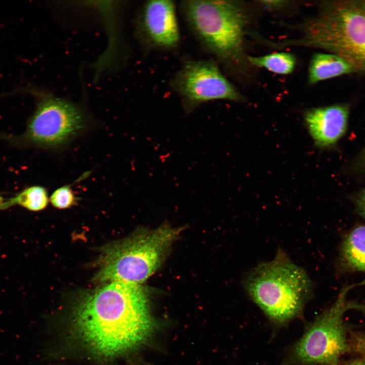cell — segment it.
Returning a JSON list of instances; mask_svg holds the SVG:
<instances>
[{
  "label": "cell",
  "instance_id": "cell-13",
  "mask_svg": "<svg viewBox=\"0 0 365 365\" xmlns=\"http://www.w3.org/2000/svg\"><path fill=\"white\" fill-rule=\"evenodd\" d=\"M0 200V209H5L14 205H20L34 211L45 209L49 201L47 190L41 186L30 187L14 197Z\"/></svg>",
  "mask_w": 365,
  "mask_h": 365
},
{
  "label": "cell",
  "instance_id": "cell-2",
  "mask_svg": "<svg viewBox=\"0 0 365 365\" xmlns=\"http://www.w3.org/2000/svg\"><path fill=\"white\" fill-rule=\"evenodd\" d=\"M179 10L188 29L202 48L225 70L235 74L245 61L247 17L239 2L183 0Z\"/></svg>",
  "mask_w": 365,
  "mask_h": 365
},
{
  "label": "cell",
  "instance_id": "cell-14",
  "mask_svg": "<svg viewBox=\"0 0 365 365\" xmlns=\"http://www.w3.org/2000/svg\"><path fill=\"white\" fill-rule=\"evenodd\" d=\"M247 59L252 65L279 75H287L292 72L296 61L295 56L288 52H275L260 56H249Z\"/></svg>",
  "mask_w": 365,
  "mask_h": 365
},
{
  "label": "cell",
  "instance_id": "cell-7",
  "mask_svg": "<svg viewBox=\"0 0 365 365\" xmlns=\"http://www.w3.org/2000/svg\"><path fill=\"white\" fill-rule=\"evenodd\" d=\"M171 90L179 97L187 114L206 102L240 101L241 94L213 59H186L169 81Z\"/></svg>",
  "mask_w": 365,
  "mask_h": 365
},
{
  "label": "cell",
  "instance_id": "cell-8",
  "mask_svg": "<svg viewBox=\"0 0 365 365\" xmlns=\"http://www.w3.org/2000/svg\"><path fill=\"white\" fill-rule=\"evenodd\" d=\"M86 118L75 104L50 94L43 95L29 119L23 138L40 148L64 146L86 127Z\"/></svg>",
  "mask_w": 365,
  "mask_h": 365
},
{
  "label": "cell",
  "instance_id": "cell-16",
  "mask_svg": "<svg viewBox=\"0 0 365 365\" xmlns=\"http://www.w3.org/2000/svg\"><path fill=\"white\" fill-rule=\"evenodd\" d=\"M50 200L54 207L59 209H66L76 204L78 198L74 194L71 185H68L55 190Z\"/></svg>",
  "mask_w": 365,
  "mask_h": 365
},
{
  "label": "cell",
  "instance_id": "cell-12",
  "mask_svg": "<svg viewBox=\"0 0 365 365\" xmlns=\"http://www.w3.org/2000/svg\"><path fill=\"white\" fill-rule=\"evenodd\" d=\"M340 263L346 269L365 273V226L354 228L343 241Z\"/></svg>",
  "mask_w": 365,
  "mask_h": 365
},
{
  "label": "cell",
  "instance_id": "cell-1",
  "mask_svg": "<svg viewBox=\"0 0 365 365\" xmlns=\"http://www.w3.org/2000/svg\"><path fill=\"white\" fill-rule=\"evenodd\" d=\"M73 326L82 342L98 356L113 358L134 350L154 326L147 289L140 284L115 281L87 293L76 306Z\"/></svg>",
  "mask_w": 365,
  "mask_h": 365
},
{
  "label": "cell",
  "instance_id": "cell-19",
  "mask_svg": "<svg viewBox=\"0 0 365 365\" xmlns=\"http://www.w3.org/2000/svg\"><path fill=\"white\" fill-rule=\"evenodd\" d=\"M360 159V162H361L362 166L365 167V149L362 151Z\"/></svg>",
  "mask_w": 365,
  "mask_h": 365
},
{
  "label": "cell",
  "instance_id": "cell-9",
  "mask_svg": "<svg viewBox=\"0 0 365 365\" xmlns=\"http://www.w3.org/2000/svg\"><path fill=\"white\" fill-rule=\"evenodd\" d=\"M135 34L147 52H171L181 44V34L173 1L149 0L139 8L134 22Z\"/></svg>",
  "mask_w": 365,
  "mask_h": 365
},
{
  "label": "cell",
  "instance_id": "cell-17",
  "mask_svg": "<svg viewBox=\"0 0 365 365\" xmlns=\"http://www.w3.org/2000/svg\"><path fill=\"white\" fill-rule=\"evenodd\" d=\"M355 205L357 212L365 218V188L357 195Z\"/></svg>",
  "mask_w": 365,
  "mask_h": 365
},
{
  "label": "cell",
  "instance_id": "cell-11",
  "mask_svg": "<svg viewBox=\"0 0 365 365\" xmlns=\"http://www.w3.org/2000/svg\"><path fill=\"white\" fill-rule=\"evenodd\" d=\"M359 73L356 67L345 58L332 53L315 54L308 69V82L313 85L342 75Z\"/></svg>",
  "mask_w": 365,
  "mask_h": 365
},
{
  "label": "cell",
  "instance_id": "cell-15",
  "mask_svg": "<svg viewBox=\"0 0 365 365\" xmlns=\"http://www.w3.org/2000/svg\"><path fill=\"white\" fill-rule=\"evenodd\" d=\"M348 345L350 356L343 365H365V332L351 333Z\"/></svg>",
  "mask_w": 365,
  "mask_h": 365
},
{
  "label": "cell",
  "instance_id": "cell-10",
  "mask_svg": "<svg viewBox=\"0 0 365 365\" xmlns=\"http://www.w3.org/2000/svg\"><path fill=\"white\" fill-rule=\"evenodd\" d=\"M349 115V105L345 103L308 111L305 120L315 144L320 148L335 144L347 130Z\"/></svg>",
  "mask_w": 365,
  "mask_h": 365
},
{
  "label": "cell",
  "instance_id": "cell-18",
  "mask_svg": "<svg viewBox=\"0 0 365 365\" xmlns=\"http://www.w3.org/2000/svg\"><path fill=\"white\" fill-rule=\"evenodd\" d=\"M263 5H266L267 6H270V7H278L280 6L281 5H283V3L284 2L283 1H262Z\"/></svg>",
  "mask_w": 365,
  "mask_h": 365
},
{
  "label": "cell",
  "instance_id": "cell-6",
  "mask_svg": "<svg viewBox=\"0 0 365 365\" xmlns=\"http://www.w3.org/2000/svg\"><path fill=\"white\" fill-rule=\"evenodd\" d=\"M364 284L365 280L343 287L333 304L307 325L279 365H340L349 348L344 315L350 310H365L348 295Z\"/></svg>",
  "mask_w": 365,
  "mask_h": 365
},
{
  "label": "cell",
  "instance_id": "cell-5",
  "mask_svg": "<svg viewBox=\"0 0 365 365\" xmlns=\"http://www.w3.org/2000/svg\"><path fill=\"white\" fill-rule=\"evenodd\" d=\"M181 230L166 224L152 230L141 228L105 247L95 279L141 284L162 264Z\"/></svg>",
  "mask_w": 365,
  "mask_h": 365
},
{
  "label": "cell",
  "instance_id": "cell-3",
  "mask_svg": "<svg viewBox=\"0 0 365 365\" xmlns=\"http://www.w3.org/2000/svg\"><path fill=\"white\" fill-rule=\"evenodd\" d=\"M243 285L251 300L278 326L302 316L313 288L306 272L281 249L272 261L253 268Z\"/></svg>",
  "mask_w": 365,
  "mask_h": 365
},
{
  "label": "cell",
  "instance_id": "cell-4",
  "mask_svg": "<svg viewBox=\"0 0 365 365\" xmlns=\"http://www.w3.org/2000/svg\"><path fill=\"white\" fill-rule=\"evenodd\" d=\"M302 35L286 45L317 48L345 58L365 74V1L324 2L302 26Z\"/></svg>",
  "mask_w": 365,
  "mask_h": 365
}]
</instances>
